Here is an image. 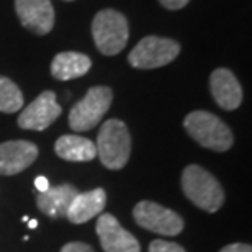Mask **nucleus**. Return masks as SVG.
<instances>
[{
    "label": "nucleus",
    "instance_id": "1",
    "mask_svg": "<svg viewBox=\"0 0 252 252\" xmlns=\"http://www.w3.org/2000/svg\"><path fill=\"white\" fill-rule=\"evenodd\" d=\"M182 190L191 203L206 213H216L224 203V191L220 182L196 164L184 169Z\"/></svg>",
    "mask_w": 252,
    "mask_h": 252
},
{
    "label": "nucleus",
    "instance_id": "2",
    "mask_svg": "<svg viewBox=\"0 0 252 252\" xmlns=\"http://www.w3.org/2000/svg\"><path fill=\"white\" fill-rule=\"evenodd\" d=\"M184 126L190 138H193L201 148L216 151V153H224L233 148V131L213 113L203 112V110L191 112L185 117Z\"/></svg>",
    "mask_w": 252,
    "mask_h": 252
},
{
    "label": "nucleus",
    "instance_id": "3",
    "mask_svg": "<svg viewBox=\"0 0 252 252\" xmlns=\"http://www.w3.org/2000/svg\"><path fill=\"white\" fill-rule=\"evenodd\" d=\"M97 156L110 170L123 169L131 156V136L122 120H108L97 136Z\"/></svg>",
    "mask_w": 252,
    "mask_h": 252
},
{
    "label": "nucleus",
    "instance_id": "4",
    "mask_svg": "<svg viewBox=\"0 0 252 252\" xmlns=\"http://www.w3.org/2000/svg\"><path fill=\"white\" fill-rule=\"evenodd\" d=\"M92 36L100 53L105 56H115L122 53L128 43V20L117 10H102L92 22Z\"/></svg>",
    "mask_w": 252,
    "mask_h": 252
},
{
    "label": "nucleus",
    "instance_id": "5",
    "mask_svg": "<svg viewBox=\"0 0 252 252\" xmlns=\"http://www.w3.org/2000/svg\"><path fill=\"white\" fill-rule=\"evenodd\" d=\"M113 102V92L110 87L97 85V87L89 89L82 100L70 108L69 113V126L75 133H84L95 128L105 113L108 112L110 105Z\"/></svg>",
    "mask_w": 252,
    "mask_h": 252
},
{
    "label": "nucleus",
    "instance_id": "6",
    "mask_svg": "<svg viewBox=\"0 0 252 252\" xmlns=\"http://www.w3.org/2000/svg\"><path fill=\"white\" fill-rule=\"evenodd\" d=\"M180 53V44L170 38L146 36L131 49L128 63L134 69H158L172 63Z\"/></svg>",
    "mask_w": 252,
    "mask_h": 252
},
{
    "label": "nucleus",
    "instance_id": "7",
    "mask_svg": "<svg viewBox=\"0 0 252 252\" xmlns=\"http://www.w3.org/2000/svg\"><path fill=\"white\" fill-rule=\"evenodd\" d=\"M133 218L141 228L160 236H177L184 231L182 216L151 200H143L134 206Z\"/></svg>",
    "mask_w": 252,
    "mask_h": 252
},
{
    "label": "nucleus",
    "instance_id": "8",
    "mask_svg": "<svg viewBox=\"0 0 252 252\" xmlns=\"http://www.w3.org/2000/svg\"><path fill=\"white\" fill-rule=\"evenodd\" d=\"M63 108L58 103L56 94L51 90H44L38 95L18 117V126L22 129L43 131L51 126L61 115Z\"/></svg>",
    "mask_w": 252,
    "mask_h": 252
},
{
    "label": "nucleus",
    "instance_id": "9",
    "mask_svg": "<svg viewBox=\"0 0 252 252\" xmlns=\"http://www.w3.org/2000/svg\"><path fill=\"white\" fill-rule=\"evenodd\" d=\"M97 236L105 252H141L138 239L110 213L98 215Z\"/></svg>",
    "mask_w": 252,
    "mask_h": 252
},
{
    "label": "nucleus",
    "instance_id": "10",
    "mask_svg": "<svg viewBox=\"0 0 252 252\" xmlns=\"http://www.w3.org/2000/svg\"><path fill=\"white\" fill-rule=\"evenodd\" d=\"M20 22L34 34H48L54 27V8L49 0H15Z\"/></svg>",
    "mask_w": 252,
    "mask_h": 252
},
{
    "label": "nucleus",
    "instance_id": "11",
    "mask_svg": "<svg viewBox=\"0 0 252 252\" xmlns=\"http://www.w3.org/2000/svg\"><path fill=\"white\" fill-rule=\"evenodd\" d=\"M38 158L36 144L17 139L0 144V175H17Z\"/></svg>",
    "mask_w": 252,
    "mask_h": 252
},
{
    "label": "nucleus",
    "instance_id": "12",
    "mask_svg": "<svg viewBox=\"0 0 252 252\" xmlns=\"http://www.w3.org/2000/svg\"><path fill=\"white\" fill-rule=\"evenodd\" d=\"M210 90L215 102L223 110H236L243 102V89L229 69L220 67L211 72Z\"/></svg>",
    "mask_w": 252,
    "mask_h": 252
},
{
    "label": "nucleus",
    "instance_id": "13",
    "mask_svg": "<svg viewBox=\"0 0 252 252\" xmlns=\"http://www.w3.org/2000/svg\"><path fill=\"white\" fill-rule=\"evenodd\" d=\"M105 205H107V193L103 189H94L84 193H77L70 201L65 218L72 224H84L89 220L103 213Z\"/></svg>",
    "mask_w": 252,
    "mask_h": 252
},
{
    "label": "nucleus",
    "instance_id": "14",
    "mask_svg": "<svg viewBox=\"0 0 252 252\" xmlns=\"http://www.w3.org/2000/svg\"><path fill=\"white\" fill-rule=\"evenodd\" d=\"M79 193V190L70 184H63L58 187H49L46 191H41L36 195V205L49 218H63L67 215L70 201Z\"/></svg>",
    "mask_w": 252,
    "mask_h": 252
},
{
    "label": "nucleus",
    "instance_id": "15",
    "mask_svg": "<svg viewBox=\"0 0 252 252\" xmlns=\"http://www.w3.org/2000/svg\"><path fill=\"white\" fill-rule=\"evenodd\" d=\"M54 151L61 159L70 160V162H90L97 158L95 143L77 134L61 136L54 144Z\"/></svg>",
    "mask_w": 252,
    "mask_h": 252
},
{
    "label": "nucleus",
    "instance_id": "16",
    "mask_svg": "<svg viewBox=\"0 0 252 252\" xmlns=\"http://www.w3.org/2000/svg\"><path fill=\"white\" fill-rule=\"evenodd\" d=\"M92 67V61L82 53L65 51L56 54L51 63V74L58 80H72L85 75Z\"/></svg>",
    "mask_w": 252,
    "mask_h": 252
},
{
    "label": "nucleus",
    "instance_id": "17",
    "mask_svg": "<svg viewBox=\"0 0 252 252\" xmlns=\"http://www.w3.org/2000/svg\"><path fill=\"white\" fill-rule=\"evenodd\" d=\"M23 108V94L18 85L0 75V112L15 113Z\"/></svg>",
    "mask_w": 252,
    "mask_h": 252
},
{
    "label": "nucleus",
    "instance_id": "18",
    "mask_svg": "<svg viewBox=\"0 0 252 252\" xmlns=\"http://www.w3.org/2000/svg\"><path fill=\"white\" fill-rule=\"evenodd\" d=\"M149 252H185V249L177 243H170V241H164V239H154L149 244Z\"/></svg>",
    "mask_w": 252,
    "mask_h": 252
},
{
    "label": "nucleus",
    "instance_id": "19",
    "mask_svg": "<svg viewBox=\"0 0 252 252\" xmlns=\"http://www.w3.org/2000/svg\"><path fill=\"white\" fill-rule=\"evenodd\" d=\"M61 252H95V251L89 244L75 241V243H67L65 246H63Z\"/></svg>",
    "mask_w": 252,
    "mask_h": 252
},
{
    "label": "nucleus",
    "instance_id": "20",
    "mask_svg": "<svg viewBox=\"0 0 252 252\" xmlns=\"http://www.w3.org/2000/svg\"><path fill=\"white\" fill-rule=\"evenodd\" d=\"M220 252H252V248L249 244H243V243H234L223 248Z\"/></svg>",
    "mask_w": 252,
    "mask_h": 252
},
{
    "label": "nucleus",
    "instance_id": "21",
    "mask_svg": "<svg viewBox=\"0 0 252 252\" xmlns=\"http://www.w3.org/2000/svg\"><path fill=\"white\" fill-rule=\"evenodd\" d=\"M162 3V7L169 8V10H179V8H184L190 0H159Z\"/></svg>",
    "mask_w": 252,
    "mask_h": 252
},
{
    "label": "nucleus",
    "instance_id": "22",
    "mask_svg": "<svg viewBox=\"0 0 252 252\" xmlns=\"http://www.w3.org/2000/svg\"><path fill=\"white\" fill-rule=\"evenodd\" d=\"M34 187H36V190L41 193V191H46L49 189V182L46 177H36V180H34Z\"/></svg>",
    "mask_w": 252,
    "mask_h": 252
},
{
    "label": "nucleus",
    "instance_id": "23",
    "mask_svg": "<svg viewBox=\"0 0 252 252\" xmlns=\"http://www.w3.org/2000/svg\"><path fill=\"white\" fill-rule=\"evenodd\" d=\"M28 224H30V228L34 229V228L38 226V221H36V220H32V221H28Z\"/></svg>",
    "mask_w": 252,
    "mask_h": 252
},
{
    "label": "nucleus",
    "instance_id": "24",
    "mask_svg": "<svg viewBox=\"0 0 252 252\" xmlns=\"http://www.w3.org/2000/svg\"><path fill=\"white\" fill-rule=\"evenodd\" d=\"M65 2H72V0H65Z\"/></svg>",
    "mask_w": 252,
    "mask_h": 252
}]
</instances>
